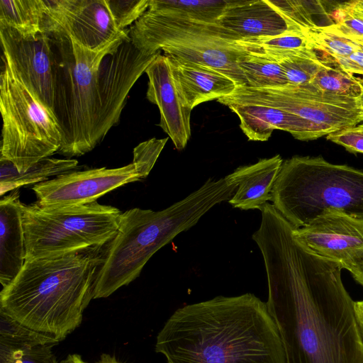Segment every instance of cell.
<instances>
[{
    "instance_id": "obj_4",
    "label": "cell",
    "mask_w": 363,
    "mask_h": 363,
    "mask_svg": "<svg viewBox=\"0 0 363 363\" xmlns=\"http://www.w3.org/2000/svg\"><path fill=\"white\" fill-rule=\"evenodd\" d=\"M236 189L225 177L208 178L197 190L162 211L134 208L121 213L96 274L94 298L108 297L134 281L157 251L195 225L216 205L229 200Z\"/></svg>"
},
{
    "instance_id": "obj_7",
    "label": "cell",
    "mask_w": 363,
    "mask_h": 363,
    "mask_svg": "<svg viewBox=\"0 0 363 363\" xmlns=\"http://www.w3.org/2000/svg\"><path fill=\"white\" fill-rule=\"evenodd\" d=\"M129 37L141 52L164 55L211 67L238 86L247 81L238 65L245 51L238 39L217 23H208L170 17L147 10L129 28Z\"/></svg>"
},
{
    "instance_id": "obj_2",
    "label": "cell",
    "mask_w": 363,
    "mask_h": 363,
    "mask_svg": "<svg viewBox=\"0 0 363 363\" xmlns=\"http://www.w3.org/2000/svg\"><path fill=\"white\" fill-rule=\"evenodd\" d=\"M155 352L167 363H286L267 303L251 293L179 308L159 332Z\"/></svg>"
},
{
    "instance_id": "obj_12",
    "label": "cell",
    "mask_w": 363,
    "mask_h": 363,
    "mask_svg": "<svg viewBox=\"0 0 363 363\" xmlns=\"http://www.w3.org/2000/svg\"><path fill=\"white\" fill-rule=\"evenodd\" d=\"M160 54L161 52L143 53L128 39L104 57L99 72L100 104L95 131L97 145L118 123L129 91Z\"/></svg>"
},
{
    "instance_id": "obj_31",
    "label": "cell",
    "mask_w": 363,
    "mask_h": 363,
    "mask_svg": "<svg viewBox=\"0 0 363 363\" xmlns=\"http://www.w3.org/2000/svg\"><path fill=\"white\" fill-rule=\"evenodd\" d=\"M268 1L283 16L291 30L303 32L318 26L312 16L323 11L320 1Z\"/></svg>"
},
{
    "instance_id": "obj_28",
    "label": "cell",
    "mask_w": 363,
    "mask_h": 363,
    "mask_svg": "<svg viewBox=\"0 0 363 363\" xmlns=\"http://www.w3.org/2000/svg\"><path fill=\"white\" fill-rule=\"evenodd\" d=\"M323 62L310 84L325 93L350 98L361 96L362 86L354 75Z\"/></svg>"
},
{
    "instance_id": "obj_22",
    "label": "cell",
    "mask_w": 363,
    "mask_h": 363,
    "mask_svg": "<svg viewBox=\"0 0 363 363\" xmlns=\"http://www.w3.org/2000/svg\"><path fill=\"white\" fill-rule=\"evenodd\" d=\"M78 161L74 159L44 158L28 170L19 172L10 162L0 159V195L18 189L20 186L35 184L76 169Z\"/></svg>"
},
{
    "instance_id": "obj_24",
    "label": "cell",
    "mask_w": 363,
    "mask_h": 363,
    "mask_svg": "<svg viewBox=\"0 0 363 363\" xmlns=\"http://www.w3.org/2000/svg\"><path fill=\"white\" fill-rule=\"evenodd\" d=\"M230 0H150L148 9L157 13L193 21L215 23Z\"/></svg>"
},
{
    "instance_id": "obj_23",
    "label": "cell",
    "mask_w": 363,
    "mask_h": 363,
    "mask_svg": "<svg viewBox=\"0 0 363 363\" xmlns=\"http://www.w3.org/2000/svg\"><path fill=\"white\" fill-rule=\"evenodd\" d=\"M43 0H1L0 27L12 29L24 38L44 33Z\"/></svg>"
},
{
    "instance_id": "obj_20",
    "label": "cell",
    "mask_w": 363,
    "mask_h": 363,
    "mask_svg": "<svg viewBox=\"0 0 363 363\" xmlns=\"http://www.w3.org/2000/svg\"><path fill=\"white\" fill-rule=\"evenodd\" d=\"M0 282L8 286L26 261V238L19 191L13 190L0 201Z\"/></svg>"
},
{
    "instance_id": "obj_30",
    "label": "cell",
    "mask_w": 363,
    "mask_h": 363,
    "mask_svg": "<svg viewBox=\"0 0 363 363\" xmlns=\"http://www.w3.org/2000/svg\"><path fill=\"white\" fill-rule=\"evenodd\" d=\"M0 342L26 345L55 346L60 341L53 336L23 325L0 310Z\"/></svg>"
},
{
    "instance_id": "obj_1",
    "label": "cell",
    "mask_w": 363,
    "mask_h": 363,
    "mask_svg": "<svg viewBox=\"0 0 363 363\" xmlns=\"http://www.w3.org/2000/svg\"><path fill=\"white\" fill-rule=\"evenodd\" d=\"M252 238L263 257L266 302L286 363H363L354 302L340 264L319 257L294 236V227L269 203Z\"/></svg>"
},
{
    "instance_id": "obj_14",
    "label": "cell",
    "mask_w": 363,
    "mask_h": 363,
    "mask_svg": "<svg viewBox=\"0 0 363 363\" xmlns=\"http://www.w3.org/2000/svg\"><path fill=\"white\" fill-rule=\"evenodd\" d=\"M141 180L133 163L108 169L70 171L32 187L41 207L82 206L128 183Z\"/></svg>"
},
{
    "instance_id": "obj_8",
    "label": "cell",
    "mask_w": 363,
    "mask_h": 363,
    "mask_svg": "<svg viewBox=\"0 0 363 363\" xmlns=\"http://www.w3.org/2000/svg\"><path fill=\"white\" fill-rule=\"evenodd\" d=\"M26 259L71 253L108 244L121 211L97 201L47 208L22 203Z\"/></svg>"
},
{
    "instance_id": "obj_18",
    "label": "cell",
    "mask_w": 363,
    "mask_h": 363,
    "mask_svg": "<svg viewBox=\"0 0 363 363\" xmlns=\"http://www.w3.org/2000/svg\"><path fill=\"white\" fill-rule=\"evenodd\" d=\"M217 23L238 40L275 36L291 30L268 0H230Z\"/></svg>"
},
{
    "instance_id": "obj_25",
    "label": "cell",
    "mask_w": 363,
    "mask_h": 363,
    "mask_svg": "<svg viewBox=\"0 0 363 363\" xmlns=\"http://www.w3.org/2000/svg\"><path fill=\"white\" fill-rule=\"evenodd\" d=\"M235 43L245 52L264 55L278 62L298 52L313 49L306 33L295 30L275 36L242 39Z\"/></svg>"
},
{
    "instance_id": "obj_27",
    "label": "cell",
    "mask_w": 363,
    "mask_h": 363,
    "mask_svg": "<svg viewBox=\"0 0 363 363\" xmlns=\"http://www.w3.org/2000/svg\"><path fill=\"white\" fill-rule=\"evenodd\" d=\"M303 32L312 48L321 54H318L320 56L347 57L354 52L363 50V41L346 36L333 23L317 26Z\"/></svg>"
},
{
    "instance_id": "obj_6",
    "label": "cell",
    "mask_w": 363,
    "mask_h": 363,
    "mask_svg": "<svg viewBox=\"0 0 363 363\" xmlns=\"http://www.w3.org/2000/svg\"><path fill=\"white\" fill-rule=\"evenodd\" d=\"M57 60L53 113L62 135L59 152L72 159L91 151L99 110V72L104 57L124 40L91 50L61 34H49Z\"/></svg>"
},
{
    "instance_id": "obj_33",
    "label": "cell",
    "mask_w": 363,
    "mask_h": 363,
    "mask_svg": "<svg viewBox=\"0 0 363 363\" xmlns=\"http://www.w3.org/2000/svg\"><path fill=\"white\" fill-rule=\"evenodd\" d=\"M116 28L123 31L147 10L150 0H105Z\"/></svg>"
},
{
    "instance_id": "obj_37",
    "label": "cell",
    "mask_w": 363,
    "mask_h": 363,
    "mask_svg": "<svg viewBox=\"0 0 363 363\" xmlns=\"http://www.w3.org/2000/svg\"><path fill=\"white\" fill-rule=\"evenodd\" d=\"M319 57L325 63L337 67L347 73L363 76V50L354 52L347 57Z\"/></svg>"
},
{
    "instance_id": "obj_44",
    "label": "cell",
    "mask_w": 363,
    "mask_h": 363,
    "mask_svg": "<svg viewBox=\"0 0 363 363\" xmlns=\"http://www.w3.org/2000/svg\"><path fill=\"white\" fill-rule=\"evenodd\" d=\"M357 128L363 133V124L359 125V126H357Z\"/></svg>"
},
{
    "instance_id": "obj_26",
    "label": "cell",
    "mask_w": 363,
    "mask_h": 363,
    "mask_svg": "<svg viewBox=\"0 0 363 363\" xmlns=\"http://www.w3.org/2000/svg\"><path fill=\"white\" fill-rule=\"evenodd\" d=\"M237 62L247 81L245 86L274 88L288 84L280 64L269 57L245 52Z\"/></svg>"
},
{
    "instance_id": "obj_3",
    "label": "cell",
    "mask_w": 363,
    "mask_h": 363,
    "mask_svg": "<svg viewBox=\"0 0 363 363\" xmlns=\"http://www.w3.org/2000/svg\"><path fill=\"white\" fill-rule=\"evenodd\" d=\"M99 248L26 259L0 293V310L60 342L78 328L104 262Z\"/></svg>"
},
{
    "instance_id": "obj_5",
    "label": "cell",
    "mask_w": 363,
    "mask_h": 363,
    "mask_svg": "<svg viewBox=\"0 0 363 363\" xmlns=\"http://www.w3.org/2000/svg\"><path fill=\"white\" fill-rule=\"evenodd\" d=\"M272 197L275 209L294 228L326 210L363 220V170L321 156H294L283 161Z\"/></svg>"
},
{
    "instance_id": "obj_41",
    "label": "cell",
    "mask_w": 363,
    "mask_h": 363,
    "mask_svg": "<svg viewBox=\"0 0 363 363\" xmlns=\"http://www.w3.org/2000/svg\"><path fill=\"white\" fill-rule=\"evenodd\" d=\"M60 363H87L84 362L79 354H69L65 359L62 360Z\"/></svg>"
},
{
    "instance_id": "obj_43",
    "label": "cell",
    "mask_w": 363,
    "mask_h": 363,
    "mask_svg": "<svg viewBox=\"0 0 363 363\" xmlns=\"http://www.w3.org/2000/svg\"><path fill=\"white\" fill-rule=\"evenodd\" d=\"M356 78L362 86V94L359 99V101H360L362 109H363V76L356 77Z\"/></svg>"
},
{
    "instance_id": "obj_38",
    "label": "cell",
    "mask_w": 363,
    "mask_h": 363,
    "mask_svg": "<svg viewBox=\"0 0 363 363\" xmlns=\"http://www.w3.org/2000/svg\"><path fill=\"white\" fill-rule=\"evenodd\" d=\"M347 269L353 278L363 286V252L342 266Z\"/></svg>"
},
{
    "instance_id": "obj_34",
    "label": "cell",
    "mask_w": 363,
    "mask_h": 363,
    "mask_svg": "<svg viewBox=\"0 0 363 363\" xmlns=\"http://www.w3.org/2000/svg\"><path fill=\"white\" fill-rule=\"evenodd\" d=\"M167 140L168 138H153L140 143L134 148L132 163L141 180L149 175Z\"/></svg>"
},
{
    "instance_id": "obj_42",
    "label": "cell",
    "mask_w": 363,
    "mask_h": 363,
    "mask_svg": "<svg viewBox=\"0 0 363 363\" xmlns=\"http://www.w3.org/2000/svg\"><path fill=\"white\" fill-rule=\"evenodd\" d=\"M96 363H121L117 361L114 356H111L108 354H102L100 359Z\"/></svg>"
},
{
    "instance_id": "obj_21",
    "label": "cell",
    "mask_w": 363,
    "mask_h": 363,
    "mask_svg": "<svg viewBox=\"0 0 363 363\" xmlns=\"http://www.w3.org/2000/svg\"><path fill=\"white\" fill-rule=\"evenodd\" d=\"M282 163L281 157L277 155L250 165L240 166L225 176L237 186L228 200L229 203L241 210H259L272 201V191Z\"/></svg>"
},
{
    "instance_id": "obj_29",
    "label": "cell",
    "mask_w": 363,
    "mask_h": 363,
    "mask_svg": "<svg viewBox=\"0 0 363 363\" xmlns=\"http://www.w3.org/2000/svg\"><path fill=\"white\" fill-rule=\"evenodd\" d=\"M280 64L288 84L302 86L310 84L323 61L314 49H306L281 60Z\"/></svg>"
},
{
    "instance_id": "obj_19",
    "label": "cell",
    "mask_w": 363,
    "mask_h": 363,
    "mask_svg": "<svg viewBox=\"0 0 363 363\" xmlns=\"http://www.w3.org/2000/svg\"><path fill=\"white\" fill-rule=\"evenodd\" d=\"M166 56L181 98L191 110L201 103L231 94L238 86L231 78L211 67Z\"/></svg>"
},
{
    "instance_id": "obj_39",
    "label": "cell",
    "mask_w": 363,
    "mask_h": 363,
    "mask_svg": "<svg viewBox=\"0 0 363 363\" xmlns=\"http://www.w3.org/2000/svg\"><path fill=\"white\" fill-rule=\"evenodd\" d=\"M340 6L345 11L363 18V0L344 2Z\"/></svg>"
},
{
    "instance_id": "obj_13",
    "label": "cell",
    "mask_w": 363,
    "mask_h": 363,
    "mask_svg": "<svg viewBox=\"0 0 363 363\" xmlns=\"http://www.w3.org/2000/svg\"><path fill=\"white\" fill-rule=\"evenodd\" d=\"M3 60L40 101L54 111L57 60L51 37L40 33L24 38L11 28L0 27Z\"/></svg>"
},
{
    "instance_id": "obj_36",
    "label": "cell",
    "mask_w": 363,
    "mask_h": 363,
    "mask_svg": "<svg viewBox=\"0 0 363 363\" xmlns=\"http://www.w3.org/2000/svg\"><path fill=\"white\" fill-rule=\"evenodd\" d=\"M326 138L349 152L363 153V133L357 126L330 133Z\"/></svg>"
},
{
    "instance_id": "obj_40",
    "label": "cell",
    "mask_w": 363,
    "mask_h": 363,
    "mask_svg": "<svg viewBox=\"0 0 363 363\" xmlns=\"http://www.w3.org/2000/svg\"><path fill=\"white\" fill-rule=\"evenodd\" d=\"M354 311L359 333L363 344V300L354 302Z\"/></svg>"
},
{
    "instance_id": "obj_15",
    "label": "cell",
    "mask_w": 363,
    "mask_h": 363,
    "mask_svg": "<svg viewBox=\"0 0 363 363\" xmlns=\"http://www.w3.org/2000/svg\"><path fill=\"white\" fill-rule=\"evenodd\" d=\"M294 238L313 254L342 266L363 252V220L326 210L308 225L293 229Z\"/></svg>"
},
{
    "instance_id": "obj_9",
    "label": "cell",
    "mask_w": 363,
    "mask_h": 363,
    "mask_svg": "<svg viewBox=\"0 0 363 363\" xmlns=\"http://www.w3.org/2000/svg\"><path fill=\"white\" fill-rule=\"evenodd\" d=\"M0 75L1 157L19 172L58 152L62 135L54 113L19 79L3 60Z\"/></svg>"
},
{
    "instance_id": "obj_16",
    "label": "cell",
    "mask_w": 363,
    "mask_h": 363,
    "mask_svg": "<svg viewBox=\"0 0 363 363\" xmlns=\"http://www.w3.org/2000/svg\"><path fill=\"white\" fill-rule=\"evenodd\" d=\"M148 77L146 97L157 106L159 125L178 150H183L191 136V109L182 101L176 86L169 58L160 54L145 71Z\"/></svg>"
},
{
    "instance_id": "obj_35",
    "label": "cell",
    "mask_w": 363,
    "mask_h": 363,
    "mask_svg": "<svg viewBox=\"0 0 363 363\" xmlns=\"http://www.w3.org/2000/svg\"><path fill=\"white\" fill-rule=\"evenodd\" d=\"M334 19L333 24L338 30L352 39L363 41V18L345 11L339 5L335 10Z\"/></svg>"
},
{
    "instance_id": "obj_17",
    "label": "cell",
    "mask_w": 363,
    "mask_h": 363,
    "mask_svg": "<svg viewBox=\"0 0 363 363\" xmlns=\"http://www.w3.org/2000/svg\"><path fill=\"white\" fill-rule=\"evenodd\" d=\"M228 106L239 117L240 127L249 140L267 141L277 129L289 132L296 139L304 141L326 135L309 121L277 108L257 104Z\"/></svg>"
},
{
    "instance_id": "obj_11",
    "label": "cell",
    "mask_w": 363,
    "mask_h": 363,
    "mask_svg": "<svg viewBox=\"0 0 363 363\" xmlns=\"http://www.w3.org/2000/svg\"><path fill=\"white\" fill-rule=\"evenodd\" d=\"M43 4L44 33L64 35L91 50L130 38L129 28H116L105 0H43Z\"/></svg>"
},
{
    "instance_id": "obj_32",
    "label": "cell",
    "mask_w": 363,
    "mask_h": 363,
    "mask_svg": "<svg viewBox=\"0 0 363 363\" xmlns=\"http://www.w3.org/2000/svg\"><path fill=\"white\" fill-rule=\"evenodd\" d=\"M52 347L0 342V363H57Z\"/></svg>"
},
{
    "instance_id": "obj_10",
    "label": "cell",
    "mask_w": 363,
    "mask_h": 363,
    "mask_svg": "<svg viewBox=\"0 0 363 363\" xmlns=\"http://www.w3.org/2000/svg\"><path fill=\"white\" fill-rule=\"evenodd\" d=\"M218 101L227 106L257 104L277 108L309 121L326 135L363 122L359 98L325 93L311 84L274 88L238 86L233 93Z\"/></svg>"
}]
</instances>
